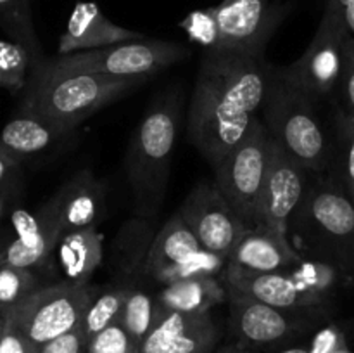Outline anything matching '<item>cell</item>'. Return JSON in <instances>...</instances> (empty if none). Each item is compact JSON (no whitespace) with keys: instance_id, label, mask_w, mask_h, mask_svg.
<instances>
[{"instance_id":"cell-1","label":"cell","mask_w":354,"mask_h":353,"mask_svg":"<svg viewBox=\"0 0 354 353\" xmlns=\"http://www.w3.org/2000/svg\"><path fill=\"white\" fill-rule=\"evenodd\" d=\"M272 64L265 57L206 51L189 107V138L216 166L248 134L266 99Z\"/></svg>"},{"instance_id":"cell-2","label":"cell","mask_w":354,"mask_h":353,"mask_svg":"<svg viewBox=\"0 0 354 353\" xmlns=\"http://www.w3.org/2000/svg\"><path fill=\"white\" fill-rule=\"evenodd\" d=\"M147 80L61 73L41 61L33 66V76L26 83L21 113L40 118L68 135L97 111L121 99Z\"/></svg>"},{"instance_id":"cell-3","label":"cell","mask_w":354,"mask_h":353,"mask_svg":"<svg viewBox=\"0 0 354 353\" xmlns=\"http://www.w3.org/2000/svg\"><path fill=\"white\" fill-rule=\"evenodd\" d=\"M290 241L318 260L354 272V201L334 175L313 173L289 224Z\"/></svg>"},{"instance_id":"cell-4","label":"cell","mask_w":354,"mask_h":353,"mask_svg":"<svg viewBox=\"0 0 354 353\" xmlns=\"http://www.w3.org/2000/svg\"><path fill=\"white\" fill-rule=\"evenodd\" d=\"M178 123L180 104L173 97L161 100L147 111L128 144L124 173L135 206L144 217L158 213L168 190Z\"/></svg>"},{"instance_id":"cell-5","label":"cell","mask_w":354,"mask_h":353,"mask_svg":"<svg viewBox=\"0 0 354 353\" xmlns=\"http://www.w3.org/2000/svg\"><path fill=\"white\" fill-rule=\"evenodd\" d=\"M261 113L270 137L301 166L311 173L330 170L332 145L315 113V102L292 89L273 66Z\"/></svg>"},{"instance_id":"cell-6","label":"cell","mask_w":354,"mask_h":353,"mask_svg":"<svg viewBox=\"0 0 354 353\" xmlns=\"http://www.w3.org/2000/svg\"><path fill=\"white\" fill-rule=\"evenodd\" d=\"M189 55V48L165 40H140L123 42L109 47L93 48V51L75 52V54L59 55L44 62L54 71L61 73H86V75L107 76H135V78H151L156 73L169 68L175 62Z\"/></svg>"},{"instance_id":"cell-7","label":"cell","mask_w":354,"mask_h":353,"mask_svg":"<svg viewBox=\"0 0 354 353\" xmlns=\"http://www.w3.org/2000/svg\"><path fill=\"white\" fill-rule=\"evenodd\" d=\"M95 294L88 282L75 284L66 280L38 287L6 314L16 322L31 345L40 348L45 343L78 329Z\"/></svg>"},{"instance_id":"cell-8","label":"cell","mask_w":354,"mask_h":353,"mask_svg":"<svg viewBox=\"0 0 354 353\" xmlns=\"http://www.w3.org/2000/svg\"><path fill=\"white\" fill-rule=\"evenodd\" d=\"M348 33L337 9L325 2L324 16L308 48L292 64L277 68L279 75L315 104L332 96L341 80L342 45Z\"/></svg>"},{"instance_id":"cell-9","label":"cell","mask_w":354,"mask_h":353,"mask_svg":"<svg viewBox=\"0 0 354 353\" xmlns=\"http://www.w3.org/2000/svg\"><path fill=\"white\" fill-rule=\"evenodd\" d=\"M270 141L263 120L256 118L244 138L214 166L218 189L251 227H254L256 208L268 165Z\"/></svg>"},{"instance_id":"cell-10","label":"cell","mask_w":354,"mask_h":353,"mask_svg":"<svg viewBox=\"0 0 354 353\" xmlns=\"http://www.w3.org/2000/svg\"><path fill=\"white\" fill-rule=\"evenodd\" d=\"M311 175L310 170L301 166L272 138L254 227L258 225L289 235L290 218L306 194Z\"/></svg>"},{"instance_id":"cell-11","label":"cell","mask_w":354,"mask_h":353,"mask_svg":"<svg viewBox=\"0 0 354 353\" xmlns=\"http://www.w3.org/2000/svg\"><path fill=\"white\" fill-rule=\"evenodd\" d=\"M213 12L220 28V51L263 57L289 6L273 0H221Z\"/></svg>"},{"instance_id":"cell-12","label":"cell","mask_w":354,"mask_h":353,"mask_svg":"<svg viewBox=\"0 0 354 353\" xmlns=\"http://www.w3.org/2000/svg\"><path fill=\"white\" fill-rule=\"evenodd\" d=\"M178 213L199 239L201 246L230 258V253L251 225L230 206L214 180L197 183Z\"/></svg>"},{"instance_id":"cell-13","label":"cell","mask_w":354,"mask_h":353,"mask_svg":"<svg viewBox=\"0 0 354 353\" xmlns=\"http://www.w3.org/2000/svg\"><path fill=\"white\" fill-rule=\"evenodd\" d=\"M221 280L228 291H235L282 310H317L325 305L296 282L287 269L277 272H254L228 262L221 273Z\"/></svg>"},{"instance_id":"cell-14","label":"cell","mask_w":354,"mask_h":353,"mask_svg":"<svg viewBox=\"0 0 354 353\" xmlns=\"http://www.w3.org/2000/svg\"><path fill=\"white\" fill-rule=\"evenodd\" d=\"M10 220L16 237L7 242L6 263L19 269L31 270L45 263L64 234L52 199L41 204L40 210L35 213L16 210Z\"/></svg>"},{"instance_id":"cell-15","label":"cell","mask_w":354,"mask_h":353,"mask_svg":"<svg viewBox=\"0 0 354 353\" xmlns=\"http://www.w3.org/2000/svg\"><path fill=\"white\" fill-rule=\"evenodd\" d=\"M230 325L242 343L254 346L275 345L290 338L301 327L294 315L299 310H282L256 301L235 291H228Z\"/></svg>"},{"instance_id":"cell-16","label":"cell","mask_w":354,"mask_h":353,"mask_svg":"<svg viewBox=\"0 0 354 353\" xmlns=\"http://www.w3.org/2000/svg\"><path fill=\"white\" fill-rule=\"evenodd\" d=\"M216 324L209 314L162 310L140 346L142 353H209L218 341Z\"/></svg>"},{"instance_id":"cell-17","label":"cell","mask_w":354,"mask_h":353,"mask_svg":"<svg viewBox=\"0 0 354 353\" xmlns=\"http://www.w3.org/2000/svg\"><path fill=\"white\" fill-rule=\"evenodd\" d=\"M140 38L145 37L107 19L95 2H76L64 33L59 38L57 52L59 55H68Z\"/></svg>"},{"instance_id":"cell-18","label":"cell","mask_w":354,"mask_h":353,"mask_svg":"<svg viewBox=\"0 0 354 353\" xmlns=\"http://www.w3.org/2000/svg\"><path fill=\"white\" fill-rule=\"evenodd\" d=\"M50 199L64 234L92 225L97 227L106 215V187L88 168L66 180Z\"/></svg>"},{"instance_id":"cell-19","label":"cell","mask_w":354,"mask_h":353,"mask_svg":"<svg viewBox=\"0 0 354 353\" xmlns=\"http://www.w3.org/2000/svg\"><path fill=\"white\" fill-rule=\"evenodd\" d=\"M301 260H304L303 253L289 235L256 225L242 235L228 262L254 272H277L297 265Z\"/></svg>"},{"instance_id":"cell-20","label":"cell","mask_w":354,"mask_h":353,"mask_svg":"<svg viewBox=\"0 0 354 353\" xmlns=\"http://www.w3.org/2000/svg\"><path fill=\"white\" fill-rule=\"evenodd\" d=\"M201 248L203 246L199 239L190 230L182 215L176 211L151 242L147 258H145V270L154 279L165 270L185 262Z\"/></svg>"},{"instance_id":"cell-21","label":"cell","mask_w":354,"mask_h":353,"mask_svg":"<svg viewBox=\"0 0 354 353\" xmlns=\"http://www.w3.org/2000/svg\"><path fill=\"white\" fill-rule=\"evenodd\" d=\"M228 300L227 287L218 277H196L166 284L158 293L165 310L180 314H209L211 308Z\"/></svg>"},{"instance_id":"cell-22","label":"cell","mask_w":354,"mask_h":353,"mask_svg":"<svg viewBox=\"0 0 354 353\" xmlns=\"http://www.w3.org/2000/svg\"><path fill=\"white\" fill-rule=\"evenodd\" d=\"M59 248V263L66 280L86 284L102 263V237L95 225L62 234Z\"/></svg>"},{"instance_id":"cell-23","label":"cell","mask_w":354,"mask_h":353,"mask_svg":"<svg viewBox=\"0 0 354 353\" xmlns=\"http://www.w3.org/2000/svg\"><path fill=\"white\" fill-rule=\"evenodd\" d=\"M61 137H64V134L50 123L21 113V116L12 118L3 127L0 134V154L19 163L26 156L48 149Z\"/></svg>"},{"instance_id":"cell-24","label":"cell","mask_w":354,"mask_h":353,"mask_svg":"<svg viewBox=\"0 0 354 353\" xmlns=\"http://www.w3.org/2000/svg\"><path fill=\"white\" fill-rule=\"evenodd\" d=\"M162 310L165 308L158 301V296H151L140 289H128L123 310L120 314V324L142 346L152 327L158 324Z\"/></svg>"},{"instance_id":"cell-25","label":"cell","mask_w":354,"mask_h":353,"mask_svg":"<svg viewBox=\"0 0 354 353\" xmlns=\"http://www.w3.org/2000/svg\"><path fill=\"white\" fill-rule=\"evenodd\" d=\"M0 24L14 42L23 44L30 51L33 66L44 61L40 42L31 21L30 0H0Z\"/></svg>"},{"instance_id":"cell-26","label":"cell","mask_w":354,"mask_h":353,"mask_svg":"<svg viewBox=\"0 0 354 353\" xmlns=\"http://www.w3.org/2000/svg\"><path fill=\"white\" fill-rule=\"evenodd\" d=\"M290 275L296 282H299L308 293L317 296L318 300L327 303L330 300V294L334 293L337 280L342 272L334 263L324 262V260H301L297 265L290 266Z\"/></svg>"},{"instance_id":"cell-27","label":"cell","mask_w":354,"mask_h":353,"mask_svg":"<svg viewBox=\"0 0 354 353\" xmlns=\"http://www.w3.org/2000/svg\"><path fill=\"white\" fill-rule=\"evenodd\" d=\"M332 172L354 201V118L337 114L335 145L332 147Z\"/></svg>"},{"instance_id":"cell-28","label":"cell","mask_w":354,"mask_h":353,"mask_svg":"<svg viewBox=\"0 0 354 353\" xmlns=\"http://www.w3.org/2000/svg\"><path fill=\"white\" fill-rule=\"evenodd\" d=\"M227 263V256L218 255V253L209 251L206 248H201L185 262L165 270L154 279L161 282L162 286H166V284H173L185 279H196V277H218L220 273H223Z\"/></svg>"},{"instance_id":"cell-29","label":"cell","mask_w":354,"mask_h":353,"mask_svg":"<svg viewBox=\"0 0 354 353\" xmlns=\"http://www.w3.org/2000/svg\"><path fill=\"white\" fill-rule=\"evenodd\" d=\"M128 287H120V289H109L102 294H95L92 303L88 305L83 317L82 327L85 331L86 338H93L109 327L111 324L120 320V314L123 310L124 300H127Z\"/></svg>"},{"instance_id":"cell-30","label":"cell","mask_w":354,"mask_h":353,"mask_svg":"<svg viewBox=\"0 0 354 353\" xmlns=\"http://www.w3.org/2000/svg\"><path fill=\"white\" fill-rule=\"evenodd\" d=\"M33 57L23 44L0 40V87L12 92L24 89Z\"/></svg>"},{"instance_id":"cell-31","label":"cell","mask_w":354,"mask_h":353,"mask_svg":"<svg viewBox=\"0 0 354 353\" xmlns=\"http://www.w3.org/2000/svg\"><path fill=\"white\" fill-rule=\"evenodd\" d=\"M38 289V279L30 269L3 265L0 269V315L12 310Z\"/></svg>"},{"instance_id":"cell-32","label":"cell","mask_w":354,"mask_h":353,"mask_svg":"<svg viewBox=\"0 0 354 353\" xmlns=\"http://www.w3.org/2000/svg\"><path fill=\"white\" fill-rule=\"evenodd\" d=\"M180 28L185 31L189 40L194 42V44L201 45L206 51H220V28H218L213 7L189 12L180 21Z\"/></svg>"},{"instance_id":"cell-33","label":"cell","mask_w":354,"mask_h":353,"mask_svg":"<svg viewBox=\"0 0 354 353\" xmlns=\"http://www.w3.org/2000/svg\"><path fill=\"white\" fill-rule=\"evenodd\" d=\"M86 353H142L140 345L124 331L120 320L90 338Z\"/></svg>"},{"instance_id":"cell-34","label":"cell","mask_w":354,"mask_h":353,"mask_svg":"<svg viewBox=\"0 0 354 353\" xmlns=\"http://www.w3.org/2000/svg\"><path fill=\"white\" fill-rule=\"evenodd\" d=\"M337 89L342 100L339 113L354 118V38L349 33L342 45V73Z\"/></svg>"},{"instance_id":"cell-35","label":"cell","mask_w":354,"mask_h":353,"mask_svg":"<svg viewBox=\"0 0 354 353\" xmlns=\"http://www.w3.org/2000/svg\"><path fill=\"white\" fill-rule=\"evenodd\" d=\"M37 346L30 343V339L21 332L16 322L3 314V331L0 339V353H38Z\"/></svg>"},{"instance_id":"cell-36","label":"cell","mask_w":354,"mask_h":353,"mask_svg":"<svg viewBox=\"0 0 354 353\" xmlns=\"http://www.w3.org/2000/svg\"><path fill=\"white\" fill-rule=\"evenodd\" d=\"M86 346H88V338L80 325L75 331L45 343L44 346H40L38 353H86Z\"/></svg>"},{"instance_id":"cell-37","label":"cell","mask_w":354,"mask_h":353,"mask_svg":"<svg viewBox=\"0 0 354 353\" xmlns=\"http://www.w3.org/2000/svg\"><path fill=\"white\" fill-rule=\"evenodd\" d=\"M346 343V334L339 325L330 324L317 332L310 346V353H334L339 346Z\"/></svg>"},{"instance_id":"cell-38","label":"cell","mask_w":354,"mask_h":353,"mask_svg":"<svg viewBox=\"0 0 354 353\" xmlns=\"http://www.w3.org/2000/svg\"><path fill=\"white\" fill-rule=\"evenodd\" d=\"M325 2L332 3L337 9L346 28H348L349 35L354 38V0H325Z\"/></svg>"},{"instance_id":"cell-39","label":"cell","mask_w":354,"mask_h":353,"mask_svg":"<svg viewBox=\"0 0 354 353\" xmlns=\"http://www.w3.org/2000/svg\"><path fill=\"white\" fill-rule=\"evenodd\" d=\"M16 165H17V161H14V159L7 158V156L0 154V183H2L3 180H6V176L9 175V172Z\"/></svg>"},{"instance_id":"cell-40","label":"cell","mask_w":354,"mask_h":353,"mask_svg":"<svg viewBox=\"0 0 354 353\" xmlns=\"http://www.w3.org/2000/svg\"><path fill=\"white\" fill-rule=\"evenodd\" d=\"M279 353H310V348H304V346H297V348L283 350V352H279Z\"/></svg>"},{"instance_id":"cell-41","label":"cell","mask_w":354,"mask_h":353,"mask_svg":"<svg viewBox=\"0 0 354 353\" xmlns=\"http://www.w3.org/2000/svg\"><path fill=\"white\" fill-rule=\"evenodd\" d=\"M6 248H7V244L6 246L0 244V269L6 265Z\"/></svg>"},{"instance_id":"cell-42","label":"cell","mask_w":354,"mask_h":353,"mask_svg":"<svg viewBox=\"0 0 354 353\" xmlns=\"http://www.w3.org/2000/svg\"><path fill=\"white\" fill-rule=\"evenodd\" d=\"M334 353H353V352H351V350L348 348V343H342V345L339 346V348L335 350Z\"/></svg>"},{"instance_id":"cell-43","label":"cell","mask_w":354,"mask_h":353,"mask_svg":"<svg viewBox=\"0 0 354 353\" xmlns=\"http://www.w3.org/2000/svg\"><path fill=\"white\" fill-rule=\"evenodd\" d=\"M3 208H6V196H3V192H0V217L3 213Z\"/></svg>"},{"instance_id":"cell-44","label":"cell","mask_w":354,"mask_h":353,"mask_svg":"<svg viewBox=\"0 0 354 353\" xmlns=\"http://www.w3.org/2000/svg\"><path fill=\"white\" fill-rule=\"evenodd\" d=\"M2 331H3V315H0V339H2Z\"/></svg>"},{"instance_id":"cell-45","label":"cell","mask_w":354,"mask_h":353,"mask_svg":"<svg viewBox=\"0 0 354 353\" xmlns=\"http://www.w3.org/2000/svg\"><path fill=\"white\" fill-rule=\"evenodd\" d=\"M223 353H239V352H232V350H227V352H223Z\"/></svg>"}]
</instances>
